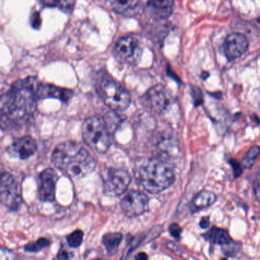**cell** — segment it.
Instances as JSON below:
<instances>
[{
	"label": "cell",
	"instance_id": "5b68a950",
	"mask_svg": "<svg viewBox=\"0 0 260 260\" xmlns=\"http://www.w3.org/2000/svg\"><path fill=\"white\" fill-rule=\"evenodd\" d=\"M98 92L105 104L114 111H124L130 106L132 97L116 80L104 79L99 85Z\"/></svg>",
	"mask_w": 260,
	"mask_h": 260
},
{
	"label": "cell",
	"instance_id": "4fadbf2b",
	"mask_svg": "<svg viewBox=\"0 0 260 260\" xmlns=\"http://www.w3.org/2000/svg\"><path fill=\"white\" fill-rule=\"evenodd\" d=\"M37 144L32 137L23 136L15 140L7 149V152L13 157L27 159L36 153Z\"/></svg>",
	"mask_w": 260,
	"mask_h": 260
},
{
	"label": "cell",
	"instance_id": "52a82bcc",
	"mask_svg": "<svg viewBox=\"0 0 260 260\" xmlns=\"http://www.w3.org/2000/svg\"><path fill=\"white\" fill-rule=\"evenodd\" d=\"M132 182L128 172L122 169L110 168L104 178V193L110 197L124 194Z\"/></svg>",
	"mask_w": 260,
	"mask_h": 260
},
{
	"label": "cell",
	"instance_id": "603a6c76",
	"mask_svg": "<svg viewBox=\"0 0 260 260\" xmlns=\"http://www.w3.org/2000/svg\"><path fill=\"white\" fill-rule=\"evenodd\" d=\"M83 240V232L80 230L73 232L68 237V243L70 246L77 248L82 244Z\"/></svg>",
	"mask_w": 260,
	"mask_h": 260
},
{
	"label": "cell",
	"instance_id": "ba28073f",
	"mask_svg": "<svg viewBox=\"0 0 260 260\" xmlns=\"http://www.w3.org/2000/svg\"><path fill=\"white\" fill-rule=\"evenodd\" d=\"M146 109L155 114H161L168 107L170 97L167 89L162 85H157L149 89L141 99Z\"/></svg>",
	"mask_w": 260,
	"mask_h": 260
},
{
	"label": "cell",
	"instance_id": "484cf974",
	"mask_svg": "<svg viewBox=\"0 0 260 260\" xmlns=\"http://www.w3.org/2000/svg\"><path fill=\"white\" fill-rule=\"evenodd\" d=\"M169 231L170 234H171L172 237L176 239H179L180 237L181 234H182V228L179 226L178 223H172L169 228Z\"/></svg>",
	"mask_w": 260,
	"mask_h": 260
},
{
	"label": "cell",
	"instance_id": "d4e9b609",
	"mask_svg": "<svg viewBox=\"0 0 260 260\" xmlns=\"http://www.w3.org/2000/svg\"><path fill=\"white\" fill-rule=\"evenodd\" d=\"M191 96H192L194 106H199L203 103V94L199 88L196 87V86L191 87Z\"/></svg>",
	"mask_w": 260,
	"mask_h": 260
},
{
	"label": "cell",
	"instance_id": "ac0fdd59",
	"mask_svg": "<svg viewBox=\"0 0 260 260\" xmlns=\"http://www.w3.org/2000/svg\"><path fill=\"white\" fill-rule=\"evenodd\" d=\"M122 238L123 235L119 232L108 233L103 236L102 243L109 255H113L118 251Z\"/></svg>",
	"mask_w": 260,
	"mask_h": 260
},
{
	"label": "cell",
	"instance_id": "8992f818",
	"mask_svg": "<svg viewBox=\"0 0 260 260\" xmlns=\"http://www.w3.org/2000/svg\"><path fill=\"white\" fill-rule=\"evenodd\" d=\"M0 200L3 205L12 211H19L22 205L20 185L10 173H5L2 175L0 185Z\"/></svg>",
	"mask_w": 260,
	"mask_h": 260
},
{
	"label": "cell",
	"instance_id": "7402d4cb",
	"mask_svg": "<svg viewBox=\"0 0 260 260\" xmlns=\"http://www.w3.org/2000/svg\"><path fill=\"white\" fill-rule=\"evenodd\" d=\"M50 246V241L46 238H40L37 241L28 243L25 246V251L27 252H36L42 250L44 248Z\"/></svg>",
	"mask_w": 260,
	"mask_h": 260
},
{
	"label": "cell",
	"instance_id": "7c38bea8",
	"mask_svg": "<svg viewBox=\"0 0 260 260\" xmlns=\"http://www.w3.org/2000/svg\"><path fill=\"white\" fill-rule=\"evenodd\" d=\"M249 43L246 36L240 33H232L226 38L223 44V52L228 60H236L241 57L248 49Z\"/></svg>",
	"mask_w": 260,
	"mask_h": 260
},
{
	"label": "cell",
	"instance_id": "9c48e42d",
	"mask_svg": "<svg viewBox=\"0 0 260 260\" xmlns=\"http://www.w3.org/2000/svg\"><path fill=\"white\" fill-rule=\"evenodd\" d=\"M148 197L138 190H132L123 198L121 209L126 216L136 217L142 215L148 208Z\"/></svg>",
	"mask_w": 260,
	"mask_h": 260
},
{
	"label": "cell",
	"instance_id": "e0dca14e",
	"mask_svg": "<svg viewBox=\"0 0 260 260\" xmlns=\"http://www.w3.org/2000/svg\"><path fill=\"white\" fill-rule=\"evenodd\" d=\"M204 238L214 244L225 246L232 243L233 240L228 231L221 228L213 226L203 235Z\"/></svg>",
	"mask_w": 260,
	"mask_h": 260
},
{
	"label": "cell",
	"instance_id": "ffe728a7",
	"mask_svg": "<svg viewBox=\"0 0 260 260\" xmlns=\"http://www.w3.org/2000/svg\"><path fill=\"white\" fill-rule=\"evenodd\" d=\"M45 7L58 8L64 13H71L75 5V0H39Z\"/></svg>",
	"mask_w": 260,
	"mask_h": 260
},
{
	"label": "cell",
	"instance_id": "cb8c5ba5",
	"mask_svg": "<svg viewBox=\"0 0 260 260\" xmlns=\"http://www.w3.org/2000/svg\"><path fill=\"white\" fill-rule=\"evenodd\" d=\"M223 246H224L223 252H224L225 255H228V256H234L238 253L240 249V243H235L234 241Z\"/></svg>",
	"mask_w": 260,
	"mask_h": 260
},
{
	"label": "cell",
	"instance_id": "4316f807",
	"mask_svg": "<svg viewBox=\"0 0 260 260\" xmlns=\"http://www.w3.org/2000/svg\"><path fill=\"white\" fill-rule=\"evenodd\" d=\"M230 162H231V167H232L234 176H235L236 178L239 177V176L242 174V173H243V167H242L241 164L236 160H231Z\"/></svg>",
	"mask_w": 260,
	"mask_h": 260
},
{
	"label": "cell",
	"instance_id": "30bf717a",
	"mask_svg": "<svg viewBox=\"0 0 260 260\" xmlns=\"http://www.w3.org/2000/svg\"><path fill=\"white\" fill-rule=\"evenodd\" d=\"M139 42L132 36L121 38L115 47L116 58L122 63H132L140 55Z\"/></svg>",
	"mask_w": 260,
	"mask_h": 260
},
{
	"label": "cell",
	"instance_id": "2e32d148",
	"mask_svg": "<svg viewBox=\"0 0 260 260\" xmlns=\"http://www.w3.org/2000/svg\"><path fill=\"white\" fill-rule=\"evenodd\" d=\"M217 201V196L214 193L207 190L200 191L196 194L190 203V211L192 213L199 212L202 210L209 208Z\"/></svg>",
	"mask_w": 260,
	"mask_h": 260
},
{
	"label": "cell",
	"instance_id": "44dd1931",
	"mask_svg": "<svg viewBox=\"0 0 260 260\" xmlns=\"http://www.w3.org/2000/svg\"><path fill=\"white\" fill-rule=\"evenodd\" d=\"M260 155V147L255 145L251 147L242 158L240 164L243 169H250Z\"/></svg>",
	"mask_w": 260,
	"mask_h": 260
},
{
	"label": "cell",
	"instance_id": "6da1fadb",
	"mask_svg": "<svg viewBox=\"0 0 260 260\" xmlns=\"http://www.w3.org/2000/svg\"><path fill=\"white\" fill-rule=\"evenodd\" d=\"M39 82L36 77H29L12 85L8 92L1 98L2 129H11L23 124L36 109L37 89Z\"/></svg>",
	"mask_w": 260,
	"mask_h": 260
},
{
	"label": "cell",
	"instance_id": "83f0119b",
	"mask_svg": "<svg viewBox=\"0 0 260 260\" xmlns=\"http://www.w3.org/2000/svg\"><path fill=\"white\" fill-rule=\"evenodd\" d=\"M201 228L202 229H208L210 226V217H203L201 220L200 223H199Z\"/></svg>",
	"mask_w": 260,
	"mask_h": 260
},
{
	"label": "cell",
	"instance_id": "5bb4252c",
	"mask_svg": "<svg viewBox=\"0 0 260 260\" xmlns=\"http://www.w3.org/2000/svg\"><path fill=\"white\" fill-rule=\"evenodd\" d=\"M173 7V0H148L147 11L152 19L162 20L171 16Z\"/></svg>",
	"mask_w": 260,
	"mask_h": 260
},
{
	"label": "cell",
	"instance_id": "277c9868",
	"mask_svg": "<svg viewBox=\"0 0 260 260\" xmlns=\"http://www.w3.org/2000/svg\"><path fill=\"white\" fill-rule=\"evenodd\" d=\"M82 136L85 143L98 153H106L110 147V131L101 117L86 118L82 125Z\"/></svg>",
	"mask_w": 260,
	"mask_h": 260
},
{
	"label": "cell",
	"instance_id": "9a60e30c",
	"mask_svg": "<svg viewBox=\"0 0 260 260\" xmlns=\"http://www.w3.org/2000/svg\"><path fill=\"white\" fill-rule=\"evenodd\" d=\"M74 92L71 89L58 87L54 85L39 83L37 89V96L39 100L53 98L67 103L72 98Z\"/></svg>",
	"mask_w": 260,
	"mask_h": 260
},
{
	"label": "cell",
	"instance_id": "7a4b0ae2",
	"mask_svg": "<svg viewBox=\"0 0 260 260\" xmlns=\"http://www.w3.org/2000/svg\"><path fill=\"white\" fill-rule=\"evenodd\" d=\"M53 164L66 176L81 179L95 170L96 161L83 146L74 141L59 144L52 153Z\"/></svg>",
	"mask_w": 260,
	"mask_h": 260
},
{
	"label": "cell",
	"instance_id": "3957f363",
	"mask_svg": "<svg viewBox=\"0 0 260 260\" xmlns=\"http://www.w3.org/2000/svg\"><path fill=\"white\" fill-rule=\"evenodd\" d=\"M137 174L143 188L153 194L164 191L175 181L173 165L164 156L146 159L140 164Z\"/></svg>",
	"mask_w": 260,
	"mask_h": 260
},
{
	"label": "cell",
	"instance_id": "f1b7e54d",
	"mask_svg": "<svg viewBox=\"0 0 260 260\" xmlns=\"http://www.w3.org/2000/svg\"><path fill=\"white\" fill-rule=\"evenodd\" d=\"M70 258V254L64 249H61L57 254V258L59 259H68Z\"/></svg>",
	"mask_w": 260,
	"mask_h": 260
},
{
	"label": "cell",
	"instance_id": "8fae6325",
	"mask_svg": "<svg viewBox=\"0 0 260 260\" xmlns=\"http://www.w3.org/2000/svg\"><path fill=\"white\" fill-rule=\"evenodd\" d=\"M58 176L53 169L48 168L39 175V196L42 202H51L55 199Z\"/></svg>",
	"mask_w": 260,
	"mask_h": 260
},
{
	"label": "cell",
	"instance_id": "f546056e",
	"mask_svg": "<svg viewBox=\"0 0 260 260\" xmlns=\"http://www.w3.org/2000/svg\"><path fill=\"white\" fill-rule=\"evenodd\" d=\"M135 258L137 259H146V258H147V255L145 253H139Z\"/></svg>",
	"mask_w": 260,
	"mask_h": 260
},
{
	"label": "cell",
	"instance_id": "d6986e66",
	"mask_svg": "<svg viewBox=\"0 0 260 260\" xmlns=\"http://www.w3.org/2000/svg\"><path fill=\"white\" fill-rule=\"evenodd\" d=\"M139 0H110V7L115 13L124 14L135 10Z\"/></svg>",
	"mask_w": 260,
	"mask_h": 260
},
{
	"label": "cell",
	"instance_id": "4dcf8cb0",
	"mask_svg": "<svg viewBox=\"0 0 260 260\" xmlns=\"http://www.w3.org/2000/svg\"><path fill=\"white\" fill-rule=\"evenodd\" d=\"M258 22H260V19H258Z\"/></svg>",
	"mask_w": 260,
	"mask_h": 260
}]
</instances>
